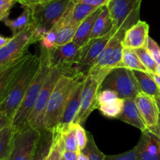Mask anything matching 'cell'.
Listing matches in <instances>:
<instances>
[{"mask_svg": "<svg viewBox=\"0 0 160 160\" xmlns=\"http://www.w3.org/2000/svg\"><path fill=\"white\" fill-rule=\"evenodd\" d=\"M85 77L86 75L78 73L74 68L73 71L59 78L46 108L43 118L44 129L53 132L58 128L63 109L71 93Z\"/></svg>", "mask_w": 160, "mask_h": 160, "instance_id": "obj_2", "label": "cell"}, {"mask_svg": "<svg viewBox=\"0 0 160 160\" xmlns=\"http://www.w3.org/2000/svg\"><path fill=\"white\" fill-rule=\"evenodd\" d=\"M78 27L71 26H56L53 30L56 32V47L63 46L72 42Z\"/></svg>", "mask_w": 160, "mask_h": 160, "instance_id": "obj_30", "label": "cell"}, {"mask_svg": "<svg viewBox=\"0 0 160 160\" xmlns=\"http://www.w3.org/2000/svg\"><path fill=\"white\" fill-rule=\"evenodd\" d=\"M122 63L123 68H128L131 71H141L148 72L146 68L143 65L139 58L136 54L135 51L132 49H122Z\"/></svg>", "mask_w": 160, "mask_h": 160, "instance_id": "obj_28", "label": "cell"}, {"mask_svg": "<svg viewBox=\"0 0 160 160\" xmlns=\"http://www.w3.org/2000/svg\"><path fill=\"white\" fill-rule=\"evenodd\" d=\"M112 30H113V25H112V20L109 15L108 10L105 6L101 7V12L93 25L90 40L104 36Z\"/></svg>", "mask_w": 160, "mask_h": 160, "instance_id": "obj_23", "label": "cell"}, {"mask_svg": "<svg viewBox=\"0 0 160 160\" xmlns=\"http://www.w3.org/2000/svg\"><path fill=\"white\" fill-rule=\"evenodd\" d=\"M17 2V0H0V21L8 19L10 10Z\"/></svg>", "mask_w": 160, "mask_h": 160, "instance_id": "obj_38", "label": "cell"}, {"mask_svg": "<svg viewBox=\"0 0 160 160\" xmlns=\"http://www.w3.org/2000/svg\"><path fill=\"white\" fill-rule=\"evenodd\" d=\"M83 81L84 79H82L81 82H78L71 93L70 96L64 105V109H63L62 114H61V118H60L59 125L57 129H62L67 127L70 124L73 123L75 121L78 111H79Z\"/></svg>", "mask_w": 160, "mask_h": 160, "instance_id": "obj_16", "label": "cell"}, {"mask_svg": "<svg viewBox=\"0 0 160 160\" xmlns=\"http://www.w3.org/2000/svg\"><path fill=\"white\" fill-rule=\"evenodd\" d=\"M39 56L29 55L25 62L12 78L3 98L0 101V112L10 120L21 105L39 68Z\"/></svg>", "mask_w": 160, "mask_h": 160, "instance_id": "obj_1", "label": "cell"}, {"mask_svg": "<svg viewBox=\"0 0 160 160\" xmlns=\"http://www.w3.org/2000/svg\"><path fill=\"white\" fill-rule=\"evenodd\" d=\"M150 133H152V134H154L155 136V138L158 139V142L160 143V127L158 125L154 126V127H148L147 129Z\"/></svg>", "mask_w": 160, "mask_h": 160, "instance_id": "obj_44", "label": "cell"}, {"mask_svg": "<svg viewBox=\"0 0 160 160\" xmlns=\"http://www.w3.org/2000/svg\"><path fill=\"white\" fill-rule=\"evenodd\" d=\"M151 75H152V77H153V78L155 79V82H156V83L158 84V87L160 88V76L159 75H156V74H151Z\"/></svg>", "mask_w": 160, "mask_h": 160, "instance_id": "obj_47", "label": "cell"}, {"mask_svg": "<svg viewBox=\"0 0 160 160\" xmlns=\"http://www.w3.org/2000/svg\"><path fill=\"white\" fill-rule=\"evenodd\" d=\"M81 47L74 42L55 47L49 50V63L51 68L60 65L75 67L78 62Z\"/></svg>", "mask_w": 160, "mask_h": 160, "instance_id": "obj_13", "label": "cell"}, {"mask_svg": "<svg viewBox=\"0 0 160 160\" xmlns=\"http://www.w3.org/2000/svg\"><path fill=\"white\" fill-rule=\"evenodd\" d=\"M98 9L87 4L77 2L75 0H72L65 13L56 26L78 27L87 17Z\"/></svg>", "mask_w": 160, "mask_h": 160, "instance_id": "obj_14", "label": "cell"}, {"mask_svg": "<svg viewBox=\"0 0 160 160\" xmlns=\"http://www.w3.org/2000/svg\"><path fill=\"white\" fill-rule=\"evenodd\" d=\"M115 32H116L115 30H112L104 36L90 39L86 45L81 47L79 60L75 66V68L78 73L87 75L86 73H87L89 69L94 64L96 60Z\"/></svg>", "mask_w": 160, "mask_h": 160, "instance_id": "obj_12", "label": "cell"}, {"mask_svg": "<svg viewBox=\"0 0 160 160\" xmlns=\"http://www.w3.org/2000/svg\"><path fill=\"white\" fill-rule=\"evenodd\" d=\"M151 56L152 57L157 64H160V47L152 38L148 36L147 41V44L145 47Z\"/></svg>", "mask_w": 160, "mask_h": 160, "instance_id": "obj_37", "label": "cell"}, {"mask_svg": "<svg viewBox=\"0 0 160 160\" xmlns=\"http://www.w3.org/2000/svg\"><path fill=\"white\" fill-rule=\"evenodd\" d=\"M118 119L139 129L141 132H144L148 129L137 107L135 99L133 98L124 99L122 112Z\"/></svg>", "mask_w": 160, "mask_h": 160, "instance_id": "obj_19", "label": "cell"}, {"mask_svg": "<svg viewBox=\"0 0 160 160\" xmlns=\"http://www.w3.org/2000/svg\"><path fill=\"white\" fill-rule=\"evenodd\" d=\"M78 152H72L64 149L61 154V156L64 160H78Z\"/></svg>", "mask_w": 160, "mask_h": 160, "instance_id": "obj_42", "label": "cell"}, {"mask_svg": "<svg viewBox=\"0 0 160 160\" xmlns=\"http://www.w3.org/2000/svg\"><path fill=\"white\" fill-rule=\"evenodd\" d=\"M61 160H64V158H62V156H61Z\"/></svg>", "mask_w": 160, "mask_h": 160, "instance_id": "obj_51", "label": "cell"}, {"mask_svg": "<svg viewBox=\"0 0 160 160\" xmlns=\"http://www.w3.org/2000/svg\"><path fill=\"white\" fill-rule=\"evenodd\" d=\"M100 84L96 78L90 75H86L83 81L80 108L74 123L82 126L93 110L98 108L97 95L100 90Z\"/></svg>", "mask_w": 160, "mask_h": 160, "instance_id": "obj_11", "label": "cell"}, {"mask_svg": "<svg viewBox=\"0 0 160 160\" xmlns=\"http://www.w3.org/2000/svg\"><path fill=\"white\" fill-rule=\"evenodd\" d=\"M56 131H58L62 138L64 141V149L72 152H79V148L78 146L76 138V130H75V123H72L67 127L62 129H57ZM54 130V131H55Z\"/></svg>", "mask_w": 160, "mask_h": 160, "instance_id": "obj_27", "label": "cell"}, {"mask_svg": "<svg viewBox=\"0 0 160 160\" xmlns=\"http://www.w3.org/2000/svg\"><path fill=\"white\" fill-rule=\"evenodd\" d=\"M61 158H60V159H59V160H61Z\"/></svg>", "mask_w": 160, "mask_h": 160, "instance_id": "obj_52", "label": "cell"}, {"mask_svg": "<svg viewBox=\"0 0 160 160\" xmlns=\"http://www.w3.org/2000/svg\"><path fill=\"white\" fill-rule=\"evenodd\" d=\"M142 0H109L106 6L112 20L113 30L127 31L140 21Z\"/></svg>", "mask_w": 160, "mask_h": 160, "instance_id": "obj_8", "label": "cell"}, {"mask_svg": "<svg viewBox=\"0 0 160 160\" xmlns=\"http://www.w3.org/2000/svg\"><path fill=\"white\" fill-rule=\"evenodd\" d=\"M49 1H51V0H17V2L21 4L22 7H28V6L44 3V2H49Z\"/></svg>", "mask_w": 160, "mask_h": 160, "instance_id": "obj_41", "label": "cell"}, {"mask_svg": "<svg viewBox=\"0 0 160 160\" xmlns=\"http://www.w3.org/2000/svg\"><path fill=\"white\" fill-rule=\"evenodd\" d=\"M158 126L160 127V114L158 115Z\"/></svg>", "mask_w": 160, "mask_h": 160, "instance_id": "obj_50", "label": "cell"}, {"mask_svg": "<svg viewBox=\"0 0 160 160\" xmlns=\"http://www.w3.org/2000/svg\"><path fill=\"white\" fill-rule=\"evenodd\" d=\"M125 32V30L119 29L114 34L94 64L87 72V75L94 77L100 86L111 71L117 68H123L122 40Z\"/></svg>", "mask_w": 160, "mask_h": 160, "instance_id": "obj_5", "label": "cell"}, {"mask_svg": "<svg viewBox=\"0 0 160 160\" xmlns=\"http://www.w3.org/2000/svg\"><path fill=\"white\" fill-rule=\"evenodd\" d=\"M39 61L38 72L31 83L21 105L12 118L11 126L14 130H19L28 124V118L33 110L37 98L51 69L49 63V50L42 47H40Z\"/></svg>", "mask_w": 160, "mask_h": 160, "instance_id": "obj_3", "label": "cell"}, {"mask_svg": "<svg viewBox=\"0 0 160 160\" xmlns=\"http://www.w3.org/2000/svg\"><path fill=\"white\" fill-rule=\"evenodd\" d=\"M104 160H138V150L135 146L130 150L118 155H105Z\"/></svg>", "mask_w": 160, "mask_h": 160, "instance_id": "obj_36", "label": "cell"}, {"mask_svg": "<svg viewBox=\"0 0 160 160\" xmlns=\"http://www.w3.org/2000/svg\"><path fill=\"white\" fill-rule=\"evenodd\" d=\"M87 144L83 150L81 152L87 155L88 160H104L105 155L97 146L93 134L90 132H87Z\"/></svg>", "mask_w": 160, "mask_h": 160, "instance_id": "obj_31", "label": "cell"}, {"mask_svg": "<svg viewBox=\"0 0 160 160\" xmlns=\"http://www.w3.org/2000/svg\"><path fill=\"white\" fill-rule=\"evenodd\" d=\"M75 2H81V3L87 4V5L91 6V7L99 8V7L107 6L109 0H75Z\"/></svg>", "mask_w": 160, "mask_h": 160, "instance_id": "obj_40", "label": "cell"}, {"mask_svg": "<svg viewBox=\"0 0 160 160\" xmlns=\"http://www.w3.org/2000/svg\"><path fill=\"white\" fill-rule=\"evenodd\" d=\"M133 73L141 92L154 98L160 94V88L150 73L141 71H133Z\"/></svg>", "mask_w": 160, "mask_h": 160, "instance_id": "obj_22", "label": "cell"}, {"mask_svg": "<svg viewBox=\"0 0 160 160\" xmlns=\"http://www.w3.org/2000/svg\"><path fill=\"white\" fill-rule=\"evenodd\" d=\"M148 32L149 25L147 22L139 21L125 32L122 40V47L132 50L145 47L149 36Z\"/></svg>", "mask_w": 160, "mask_h": 160, "instance_id": "obj_15", "label": "cell"}, {"mask_svg": "<svg viewBox=\"0 0 160 160\" xmlns=\"http://www.w3.org/2000/svg\"><path fill=\"white\" fill-rule=\"evenodd\" d=\"M29 55H31L30 53H26L13 60L11 62L0 67V101L3 98L12 78H13L18 69L25 62Z\"/></svg>", "mask_w": 160, "mask_h": 160, "instance_id": "obj_20", "label": "cell"}, {"mask_svg": "<svg viewBox=\"0 0 160 160\" xmlns=\"http://www.w3.org/2000/svg\"><path fill=\"white\" fill-rule=\"evenodd\" d=\"M118 98V94L115 91L111 90H99L97 95V105L98 108L103 104H108V103L115 101ZM98 109V108H97Z\"/></svg>", "mask_w": 160, "mask_h": 160, "instance_id": "obj_34", "label": "cell"}, {"mask_svg": "<svg viewBox=\"0 0 160 160\" xmlns=\"http://www.w3.org/2000/svg\"><path fill=\"white\" fill-rule=\"evenodd\" d=\"M101 7L95 10L92 13L90 16L87 17L78 26L75 32V36H74L72 42H75L80 47H83L90 41V35H91L92 31H93V25L95 24L97 18L101 12Z\"/></svg>", "mask_w": 160, "mask_h": 160, "instance_id": "obj_21", "label": "cell"}, {"mask_svg": "<svg viewBox=\"0 0 160 160\" xmlns=\"http://www.w3.org/2000/svg\"><path fill=\"white\" fill-rule=\"evenodd\" d=\"M115 91L121 99H135L141 92L133 71L126 68H117L111 71L100 87V90Z\"/></svg>", "mask_w": 160, "mask_h": 160, "instance_id": "obj_7", "label": "cell"}, {"mask_svg": "<svg viewBox=\"0 0 160 160\" xmlns=\"http://www.w3.org/2000/svg\"><path fill=\"white\" fill-rule=\"evenodd\" d=\"M78 160H88V158L81 151L78 153Z\"/></svg>", "mask_w": 160, "mask_h": 160, "instance_id": "obj_46", "label": "cell"}, {"mask_svg": "<svg viewBox=\"0 0 160 160\" xmlns=\"http://www.w3.org/2000/svg\"><path fill=\"white\" fill-rule=\"evenodd\" d=\"M53 142V133L49 130H41L39 140L36 144L31 160H46L50 154Z\"/></svg>", "mask_w": 160, "mask_h": 160, "instance_id": "obj_24", "label": "cell"}, {"mask_svg": "<svg viewBox=\"0 0 160 160\" xmlns=\"http://www.w3.org/2000/svg\"><path fill=\"white\" fill-rule=\"evenodd\" d=\"M56 32L52 29L50 32L43 34L40 38L38 42L40 47H44L48 50H51L56 47Z\"/></svg>", "mask_w": 160, "mask_h": 160, "instance_id": "obj_35", "label": "cell"}, {"mask_svg": "<svg viewBox=\"0 0 160 160\" xmlns=\"http://www.w3.org/2000/svg\"><path fill=\"white\" fill-rule=\"evenodd\" d=\"M71 2L72 0H51L25 7L30 12L31 23L35 27L38 41L43 34L50 32L59 23Z\"/></svg>", "mask_w": 160, "mask_h": 160, "instance_id": "obj_4", "label": "cell"}, {"mask_svg": "<svg viewBox=\"0 0 160 160\" xmlns=\"http://www.w3.org/2000/svg\"><path fill=\"white\" fill-rule=\"evenodd\" d=\"M20 16L15 19H7L4 21V24L10 29L13 35L20 33L28 27L31 24V15L29 10L25 7Z\"/></svg>", "mask_w": 160, "mask_h": 160, "instance_id": "obj_26", "label": "cell"}, {"mask_svg": "<svg viewBox=\"0 0 160 160\" xmlns=\"http://www.w3.org/2000/svg\"><path fill=\"white\" fill-rule=\"evenodd\" d=\"M11 38V37H5L0 35V48L6 45Z\"/></svg>", "mask_w": 160, "mask_h": 160, "instance_id": "obj_45", "label": "cell"}, {"mask_svg": "<svg viewBox=\"0 0 160 160\" xmlns=\"http://www.w3.org/2000/svg\"><path fill=\"white\" fill-rule=\"evenodd\" d=\"M40 135L41 130L29 124L15 130L9 160H31Z\"/></svg>", "mask_w": 160, "mask_h": 160, "instance_id": "obj_10", "label": "cell"}, {"mask_svg": "<svg viewBox=\"0 0 160 160\" xmlns=\"http://www.w3.org/2000/svg\"><path fill=\"white\" fill-rule=\"evenodd\" d=\"M53 142L50 154L46 160H59L64 149V141L58 131H53Z\"/></svg>", "mask_w": 160, "mask_h": 160, "instance_id": "obj_33", "label": "cell"}, {"mask_svg": "<svg viewBox=\"0 0 160 160\" xmlns=\"http://www.w3.org/2000/svg\"><path fill=\"white\" fill-rule=\"evenodd\" d=\"M74 68L75 67H69V66L65 65H60L51 68L44 82L42 90L37 98L33 110L29 116L28 124L38 129L39 130H44V114H45L46 108H47L49 99L51 96L52 92L53 91V89L59 78L62 75L73 71Z\"/></svg>", "mask_w": 160, "mask_h": 160, "instance_id": "obj_6", "label": "cell"}, {"mask_svg": "<svg viewBox=\"0 0 160 160\" xmlns=\"http://www.w3.org/2000/svg\"><path fill=\"white\" fill-rule=\"evenodd\" d=\"M75 130H76V138L78 148H79V151H82L86 147L87 144V141H88L87 132L82 127V126L79 125V124L75 123Z\"/></svg>", "mask_w": 160, "mask_h": 160, "instance_id": "obj_39", "label": "cell"}, {"mask_svg": "<svg viewBox=\"0 0 160 160\" xmlns=\"http://www.w3.org/2000/svg\"><path fill=\"white\" fill-rule=\"evenodd\" d=\"M155 102H156L157 107H158V112H159V114H160V94L158 95V97H156V98H155Z\"/></svg>", "mask_w": 160, "mask_h": 160, "instance_id": "obj_48", "label": "cell"}, {"mask_svg": "<svg viewBox=\"0 0 160 160\" xmlns=\"http://www.w3.org/2000/svg\"><path fill=\"white\" fill-rule=\"evenodd\" d=\"M135 102L147 127L158 125L159 112L155 98L140 92L135 98Z\"/></svg>", "mask_w": 160, "mask_h": 160, "instance_id": "obj_17", "label": "cell"}, {"mask_svg": "<svg viewBox=\"0 0 160 160\" xmlns=\"http://www.w3.org/2000/svg\"><path fill=\"white\" fill-rule=\"evenodd\" d=\"M123 104L124 100L118 98L115 101L99 106L98 109H99L100 112L107 118H118L122 112Z\"/></svg>", "mask_w": 160, "mask_h": 160, "instance_id": "obj_29", "label": "cell"}, {"mask_svg": "<svg viewBox=\"0 0 160 160\" xmlns=\"http://www.w3.org/2000/svg\"><path fill=\"white\" fill-rule=\"evenodd\" d=\"M136 147L138 160H160V143L148 130L142 132Z\"/></svg>", "mask_w": 160, "mask_h": 160, "instance_id": "obj_18", "label": "cell"}, {"mask_svg": "<svg viewBox=\"0 0 160 160\" xmlns=\"http://www.w3.org/2000/svg\"><path fill=\"white\" fill-rule=\"evenodd\" d=\"M38 42L35 28L31 23L24 31L12 35L10 40L0 48V67L29 53L28 49L32 44Z\"/></svg>", "mask_w": 160, "mask_h": 160, "instance_id": "obj_9", "label": "cell"}, {"mask_svg": "<svg viewBox=\"0 0 160 160\" xmlns=\"http://www.w3.org/2000/svg\"><path fill=\"white\" fill-rule=\"evenodd\" d=\"M14 131L11 124L0 131V160L10 159Z\"/></svg>", "mask_w": 160, "mask_h": 160, "instance_id": "obj_25", "label": "cell"}, {"mask_svg": "<svg viewBox=\"0 0 160 160\" xmlns=\"http://www.w3.org/2000/svg\"><path fill=\"white\" fill-rule=\"evenodd\" d=\"M10 124H11V120H10L8 117L6 116L4 114H2V112H0V131H1L4 127L10 125Z\"/></svg>", "mask_w": 160, "mask_h": 160, "instance_id": "obj_43", "label": "cell"}, {"mask_svg": "<svg viewBox=\"0 0 160 160\" xmlns=\"http://www.w3.org/2000/svg\"><path fill=\"white\" fill-rule=\"evenodd\" d=\"M133 50L135 51L136 54L138 55L143 65L146 68L148 73L155 74V70H156V67L158 64L155 62V60L152 58V57L151 56L150 53L148 52L145 47L136 49V50Z\"/></svg>", "mask_w": 160, "mask_h": 160, "instance_id": "obj_32", "label": "cell"}, {"mask_svg": "<svg viewBox=\"0 0 160 160\" xmlns=\"http://www.w3.org/2000/svg\"><path fill=\"white\" fill-rule=\"evenodd\" d=\"M155 74L160 76V64H158L156 67V70H155Z\"/></svg>", "mask_w": 160, "mask_h": 160, "instance_id": "obj_49", "label": "cell"}]
</instances>
